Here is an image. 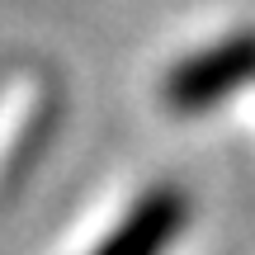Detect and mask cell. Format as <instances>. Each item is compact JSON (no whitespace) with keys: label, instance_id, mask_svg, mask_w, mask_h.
Masks as SVG:
<instances>
[{"label":"cell","instance_id":"obj_1","mask_svg":"<svg viewBox=\"0 0 255 255\" xmlns=\"http://www.w3.org/2000/svg\"><path fill=\"white\" fill-rule=\"evenodd\" d=\"M255 81V33H232L208 52H194L184 66H175L161 85L165 109L175 114H199L208 104H218L222 95H232L237 85Z\"/></svg>","mask_w":255,"mask_h":255},{"label":"cell","instance_id":"obj_2","mask_svg":"<svg viewBox=\"0 0 255 255\" xmlns=\"http://www.w3.org/2000/svg\"><path fill=\"white\" fill-rule=\"evenodd\" d=\"M189 222V194L180 184H161L151 189L119 232L100 246V255H161Z\"/></svg>","mask_w":255,"mask_h":255}]
</instances>
